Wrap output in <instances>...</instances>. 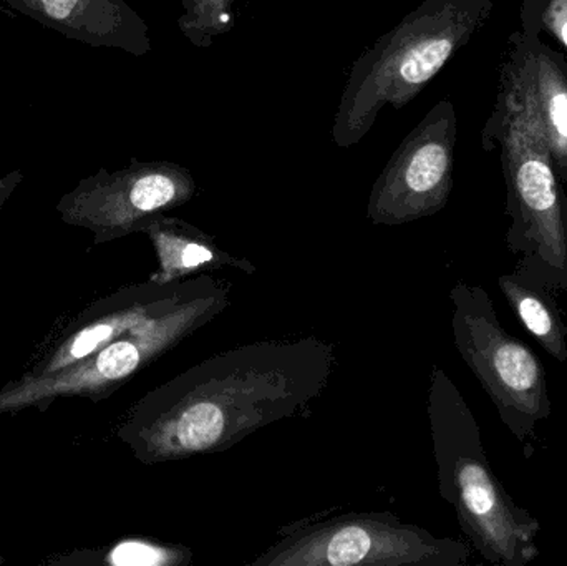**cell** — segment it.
Segmentation results:
<instances>
[{
    "mask_svg": "<svg viewBox=\"0 0 567 566\" xmlns=\"http://www.w3.org/2000/svg\"><path fill=\"white\" fill-rule=\"evenodd\" d=\"M337 364L317 338L256 341L219 352L143 395L116 438L146 465L228 451L309 412Z\"/></svg>",
    "mask_w": 567,
    "mask_h": 566,
    "instance_id": "cell-1",
    "label": "cell"
},
{
    "mask_svg": "<svg viewBox=\"0 0 567 566\" xmlns=\"http://www.w3.org/2000/svg\"><path fill=\"white\" fill-rule=\"evenodd\" d=\"M429 419L440 495L455 508L460 528L485 560L526 566L539 557L542 525L496 478L472 409L452 379L433 368Z\"/></svg>",
    "mask_w": 567,
    "mask_h": 566,
    "instance_id": "cell-2",
    "label": "cell"
},
{
    "mask_svg": "<svg viewBox=\"0 0 567 566\" xmlns=\"http://www.w3.org/2000/svg\"><path fill=\"white\" fill-rule=\"evenodd\" d=\"M231 286L213 275L192 276L172 302L82 361L43 378H22L0 389V415L35 408L45 412L62 398L100 402L136 372L182 344L229 306Z\"/></svg>",
    "mask_w": 567,
    "mask_h": 566,
    "instance_id": "cell-3",
    "label": "cell"
},
{
    "mask_svg": "<svg viewBox=\"0 0 567 566\" xmlns=\"http://www.w3.org/2000/svg\"><path fill=\"white\" fill-rule=\"evenodd\" d=\"M463 0H425L350 66L333 116L339 148L357 145L386 106L403 109L440 72L468 32Z\"/></svg>",
    "mask_w": 567,
    "mask_h": 566,
    "instance_id": "cell-4",
    "label": "cell"
},
{
    "mask_svg": "<svg viewBox=\"0 0 567 566\" xmlns=\"http://www.w3.org/2000/svg\"><path fill=\"white\" fill-rule=\"evenodd\" d=\"M470 548L436 538L389 512H349L303 518L278 532V541L252 566H463Z\"/></svg>",
    "mask_w": 567,
    "mask_h": 566,
    "instance_id": "cell-5",
    "label": "cell"
},
{
    "mask_svg": "<svg viewBox=\"0 0 567 566\" xmlns=\"http://www.w3.org/2000/svg\"><path fill=\"white\" fill-rule=\"evenodd\" d=\"M450 298L460 356L498 409L503 424L525 442L535 434L536 424L551 415L545 366L532 348L503 328L482 286L456 282Z\"/></svg>",
    "mask_w": 567,
    "mask_h": 566,
    "instance_id": "cell-6",
    "label": "cell"
},
{
    "mask_svg": "<svg viewBox=\"0 0 567 566\" xmlns=\"http://www.w3.org/2000/svg\"><path fill=\"white\" fill-rule=\"evenodd\" d=\"M195 193V176L185 166L133 159L125 168H102L80 179L55 212L65 225L92 233L93 245H103L142 233L156 216L192 202Z\"/></svg>",
    "mask_w": 567,
    "mask_h": 566,
    "instance_id": "cell-7",
    "label": "cell"
},
{
    "mask_svg": "<svg viewBox=\"0 0 567 566\" xmlns=\"http://www.w3.org/2000/svg\"><path fill=\"white\" fill-rule=\"evenodd\" d=\"M453 113L440 103L400 143L373 183L367 218L379 226H399L435 215L452 189Z\"/></svg>",
    "mask_w": 567,
    "mask_h": 566,
    "instance_id": "cell-8",
    "label": "cell"
},
{
    "mask_svg": "<svg viewBox=\"0 0 567 566\" xmlns=\"http://www.w3.org/2000/svg\"><path fill=\"white\" fill-rule=\"evenodd\" d=\"M188 279L169 285L148 279L99 299L40 346L23 375L43 378L82 361L165 308L186 288Z\"/></svg>",
    "mask_w": 567,
    "mask_h": 566,
    "instance_id": "cell-9",
    "label": "cell"
},
{
    "mask_svg": "<svg viewBox=\"0 0 567 566\" xmlns=\"http://www.w3.org/2000/svg\"><path fill=\"white\" fill-rule=\"evenodd\" d=\"M65 39L96 49L152 52L150 27L126 0H0Z\"/></svg>",
    "mask_w": 567,
    "mask_h": 566,
    "instance_id": "cell-10",
    "label": "cell"
},
{
    "mask_svg": "<svg viewBox=\"0 0 567 566\" xmlns=\"http://www.w3.org/2000/svg\"><path fill=\"white\" fill-rule=\"evenodd\" d=\"M142 233L148 236L155 248L158 269L150 281L158 285L209 275L223 268L238 269L248 275L256 272V266L248 259L225 251L208 233L166 213L153 218Z\"/></svg>",
    "mask_w": 567,
    "mask_h": 566,
    "instance_id": "cell-11",
    "label": "cell"
},
{
    "mask_svg": "<svg viewBox=\"0 0 567 566\" xmlns=\"http://www.w3.org/2000/svg\"><path fill=\"white\" fill-rule=\"evenodd\" d=\"M498 285L506 301L536 341L553 358L567 362V329L555 295L532 285L515 272L502 276Z\"/></svg>",
    "mask_w": 567,
    "mask_h": 566,
    "instance_id": "cell-12",
    "label": "cell"
},
{
    "mask_svg": "<svg viewBox=\"0 0 567 566\" xmlns=\"http://www.w3.org/2000/svg\"><path fill=\"white\" fill-rule=\"evenodd\" d=\"M193 554L182 545L158 544L146 538H125L100 552H76L60 564L113 566H186Z\"/></svg>",
    "mask_w": 567,
    "mask_h": 566,
    "instance_id": "cell-13",
    "label": "cell"
},
{
    "mask_svg": "<svg viewBox=\"0 0 567 566\" xmlns=\"http://www.w3.org/2000/svg\"><path fill=\"white\" fill-rule=\"evenodd\" d=\"M235 0H183L178 29L199 49H208L216 37L231 32L236 25Z\"/></svg>",
    "mask_w": 567,
    "mask_h": 566,
    "instance_id": "cell-14",
    "label": "cell"
},
{
    "mask_svg": "<svg viewBox=\"0 0 567 566\" xmlns=\"http://www.w3.org/2000/svg\"><path fill=\"white\" fill-rule=\"evenodd\" d=\"M549 119H551L553 128L561 138L567 140V92L553 93L549 100Z\"/></svg>",
    "mask_w": 567,
    "mask_h": 566,
    "instance_id": "cell-15",
    "label": "cell"
},
{
    "mask_svg": "<svg viewBox=\"0 0 567 566\" xmlns=\"http://www.w3.org/2000/svg\"><path fill=\"white\" fill-rule=\"evenodd\" d=\"M22 182L23 173L20 169H13V172L0 176V215H2L3 208L12 198L13 193L17 192V188L22 185Z\"/></svg>",
    "mask_w": 567,
    "mask_h": 566,
    "instance_id": "cell-16",
    "label": "cell"
},
{
    "mask_svg": "<svg viewBox=\"0 0 567 566\" xmlns=\"http://www.w3.org/2000/svg\"><path fill=\"white\" fill-rule=\"evenodd\" d=\"M561 37H563V40H565V43L567 45V20L565 23H563V27H561Z\"/></svg>",
    "mask_w": 567,
    "mask_h": 566,
    "instance_id": "cell-17",
    "label": "cell"
},
{
    "mask_svg": "<svg viewBox=\"0 0 567 566\" xmlns=\"http://www.w3.org/2000/svg\"><path fill=\"white\" fill-rule=\"evenodd\" d=\"M6 564V558L2 557V555H0V565H3Z\"/></svg>",
    "mask_w": 567,
    "mask_h": 566,
    "instance_id": "cell-18",
    "label": "cell"
}]
</instances>
